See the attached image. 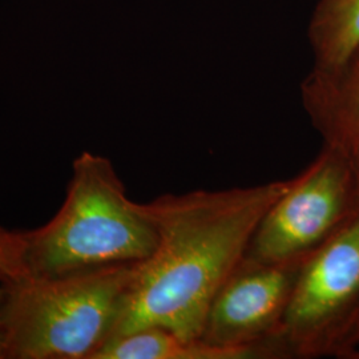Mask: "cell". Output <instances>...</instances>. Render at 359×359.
Listing matches in <instances>:
<instances>
[{
  "instance_id": "obj_6",
  "label": "cell",
  "mask_w": 359,
  "mask_h": 359,
  "mask_svg": "<svg viewBox=\"0 0 359 359\" xmlns=\"http://www.w3.org/2000/svg\"><path fill=\"white\" fill-rule=\"evenodd\" d=\"M302 261L266 264L245 257L215 297L201 339L228 347L276 344Z\"/></svg>"
},
{
  "instance_id": "obj_13",
  "label": "cell",
  "mask_w": 359,
  "mask_h": 359,
  "mask_svg": "<svg viewBox=\"0 0 359 359\" xmlns=\"http://www.w3.org/2000/svg\"><path fill=\"white\" fill-rule=\"evenodd\" d=\"M0 280H4V281H10V280H8V278H7V277H6V276H4L1 271H0Z\"/></svg>"
},
{
  "instance_id": "obj_7",
  "label": "cell",
  "mask_w": 359,
  "mask_h": 359,
  "mask_svg": "<svg viewBox=\"0 0 359 359\" xmlns=\"http://www.w3.org/2000/svg\"><path fill=\"white\" fill-rule=\"evenodd\" d=\"M301 100L323 145L353 169L359 189V46L337 69H311L301 84Z\"/></svg>"
},
{
  "instance_id": "obj_5",
  "label": "cell",
  "mask_w": 359,
  "mask_h": 359,
  "mask_svg": "<svg viewBox=\"0 0 359 359\" xmlns=\"http://www.w3.org/2000/svg\"><path fill=\"white\" fill-rule=\"evenodd\" d=\"M359 189L353 169L333 148L293 177L290 188L261 219L246 257L266 264L302 261L357 215Z\"/></svg>"
},
{
  "instance_id": "obj_3",
  "label": "cell",
  "mask_w": 359,
  "mask_h": 359,
  "mask_svg": "<svg viewBox=\"0 0 359 359\" xmlns=\"http://www.w3.org/2000/svg\"><path fill=\"white\" fill-rule=\"evenodd\" d=\"M137 264L8 281L6 359H92L116 333Z\"/></svg>"
},
{
  "instance_id": "obj_4",
  "label": "cell",
  "mask_w": 359,
  "mask_h": 359,
  "mask_svg": "<svg viewBox=\"0 0 359 359\" xmlns=\"http://www.w3.org/2000/svg\"><path fill=\"white\" fill-rule=\"evenodd\" d=\"M285 358L348 359L359 342V210L301 265L274 337Z\"/></svg>"
},
{
  "instance_id": "obj_11",
  "label": "cell",
  "mask_w": 359,
  "mask_h": 359,
  "mask_svg": "<svg viewBox=\"0 0 359 359\" xmlns=\"http://www.w3.org/2000/svg\"><path fill=\"white\" fill-rule=\"evenodd\" d=\"M8 294V281L0 280V359H6V321L4 309Z\"/></svg>"
},
{
  "instance_id": "obj_12",
  "label": "cell",
  "mask_w": 359,
  "mask_h": 359,
  "mask_svg": "<svg viewBox=\"0 0 359 359\" xmlns=\"http://www.w3.org/2000/svg\"><path fill=\"white\" fill-rule=\"evenodd\" d=\"M348 359H359V342L358 345L354 347V350L351 351V354L348 355Z\"/></svg>"
},
{
  "instance_id": "obj_8",
  "label": "cell",
  "mask_w": 359,
  "mask_h": 359,
  "mask_svg": "<svg viewBox=\"0 0 359 359\" xmlns=\"http://www.w3.org/2000/svg\"><path fill=\"white\" fill-rule=\"evenodd\" d=\"M283 358L276 344L255 347L218 346L201 338H181L161 327H145L116 335L92 359H262Z\"/></svg>"
},
{
  "instance_id": "obj_9",
  "label": "cell",
  "mask_w": 359,
  "mask_h": 359,
  "mask_svg": "<svg viewBox=\"0 0 359 359\" xmlns=\"http://www.w3.org/2000/svg\"><path fill=\"white\" fill-rule=\"evenodd\" d=\"M316 71H333L359 46V0H318L309 20Z\"/></svg>"
},
{
  "instance_id": "obj_2",
  "label": "cell",
  "mask_w": 359,
  "mask_h": 359,
  "mask_svg": "<svg viewBox=\"0 0 359 359\" xmlns=\"http://www.w3.org/2000/svg\"><path fill=\"white\" fill-rule=\"evenodd\" d=\"M22 237L25 280L137 264L157 245L154 222L127 196L111 160L90 152L74 161L65 203L55 217L22 231Z\"/></svg>"
},
{
  "instance_id": "obj_1",
  "label": "cell",
  "mask_w": 359,
  "mask_h": 359,
  "mask_svg": "<svg viewBox=\"0 0 359 359\" xmlns=\"http://www.w3.org/2000/svg\"><path fill=\"white\" fill-rule=\"evenodd\" d=\"M292 182L293 177L164 194L142 204L157 245L136 266L114 337L161 327L181 338H201L215 297L244 261L261 219Z\"/></svg>"
},
{
  "instance_id": "obj_10",
  "label": "cell",
  "mask_w": 359,
  "mask_h": 359,
  "mask_svg": "<svg viewBox=\"0 0 359 359\" xmlns=\"http://www.w3.org/2000/svg\"><path fill=\"white\" fill-rule=\"evenodd\" d=\"M22 252V233L7 231L6 228L0 226V271L10 281H22L26 278Z\"/></svg>"
}]
</instances>
